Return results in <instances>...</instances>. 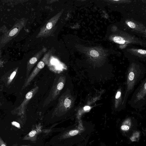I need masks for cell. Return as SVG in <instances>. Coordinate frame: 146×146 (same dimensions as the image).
Returning <instances> with one entry per match:
<instances>
[{
    "mask_svg": "<svg viewBox=\"0 0 146 146\" xmlns=\"http://www.w3.org/2000/svg\"><path fill=\"white\" fill-rule=\"evenodd\" d=\"M121 128L123 130H127L129 129V127L126 125H123L121 126Z\"/></svg>",
    "mask_w": 146,
    "mask_h": 146,
    "instance_id": "9a60e30c",
    "label": "cell"
},
{
    "mask_svg": "<svg viewBox=\"0 0 146 146\" xmlns=\"http://www.w3.org/2000/svg\"><path fill=\"white\" fill-rule=\"evenodd\" d=\"M32 96V92L31 91H30L28 92L26 94L25 96V98L28 99L29 100L31 98Z\"/></svg>",
    "mask_w": 146,
    "mask_h": 146,
    "instance_id": "52a82bcc",
    "label": "cell"
},
{
    "mask_svg": "<svg viewBox=\"0 0 146 146\" xmlns=\"http://www.w3.org/2000/svg\"><path fill=\"white\" fill-rule=\"evenodd\" d=\"M134 76V74L133 72H131L129 73V79L131 81L133 79Z\"/></svg>",
    "mask_w": 146,
    "mask_h": 146,
    "instance_id": "30bf717a",
    "label": "cell"
},
{
    "mask_svg": "<svg viewBox=\"0 0 146 146\" xmlns=\"http://www.w3.org/2000/svg\"><path fill=\"white\" fill-rule=\"evenodd\" d=\"M0 146H7L6 144L3 141L0 135Z\"/></svg>",
    "mask_w": 146,
    "mask_h": 146,
    "instance_id": "8fae6325",
    "label": "cell"
},
{
    "mask_svg": "<svg viewBox=\"0 0 146 146\" xmlns=\"http://www.w3.org/2000/svg\"><path fill=\"white\" fill-rule=\"evenodd\" d=\"M114 1H119V0H113Z\"/></svg>",
    "mask_w": 146,
    "mask_h": 146,
    "instance_id": "7402d4cb",
    "label": "cell"
},
{
    "mask_svg": "<svg viewBox=\"0 0 146 146\" xmlns=\"http://www.w3.org/2000/svg\"><path fill=\"white\" fill-rule=\"evenodd\" d=\"M52 27V24L51 23L49 22L47 24L46 27L47 29H51Z\"/></svg>",
    "mask_w": 146,
    "mask_h": 146,
    "instance_id": "2e32d148",
    "label": "cell"
},
{
    "mask_svg": "<svg viewBox=\"0 0 146 146\" xmlns=\"http://www.w3.org/2000/svg\"><path fill=\"white\" fill-rule=\"evenodd\" d=\"M90 55L94 57H97L99 55L98 52L95 50H92L90 52Z\"/></svg>",
    "mask_w": 146,
    "mask_h": 146,
    "instance_id": "277c9868",
    "label": "cell"
},
{
    "mask_svg": "<svg viewBox=\"0 0 146 146\" xmlns=\"http://www.w3.org/2000/svg\"><path fill=\"white\" fill-rule=\"evenodd\" d=\"M90 109V107L89 106H86L84 108V110H89Z\"/></svg>",
    "mask_w": 146,
    "mask_h": 146,
    "instance_id": "d6986e66",
    "label": "cell"
},
{
    "mask_svg": "<svg viewBox=\"0 0 146 146\" xmlns=\"http://www.w3.org/2000/svg\"><path fill=\"white\" fill-rule=\"evenodd\" d=\"M18 68H17L14 71H13L12 73L11 74L8 80L7 83L8 84H9L10 83L12 82L15 76L16 75V73L17 72Z\"/></svg>",
    "mask_w": 146,
    "mask_h": 146,
    "instance_id": "3957f363",
    "label": "cell"
},
{
    "mask_svg": "<svg viewBox=\"0 0 146 146\" xmlns=\"http://www.w3.org/2000/svg\"><path fill=\"white\" fill-rule=\"evenodd\" d=\"M57 67L58 69H60L62 67V66L61 65H58L57 66Z\"/></svg>",
    "mask_w": 146,
    "mask_h": 146,
    "instance_id": "ffe728a7",
    "label": "cell"
},
{
    "mask_svg": "<svg viewBox=\"0 0 146 146\" xmlns=\"http://www.w3.org/2000/svg\"><path fill=\"white\" fill-rule=\"evenodd\" d=\"M18 31V29L17 28H15L12 30L9 33L10 36H13L16 34Z\"/></svg>",
    "mask_w": 146,
    "mask_h": 146,
    "instance_id": "8992f818",
    "label": "cell"
},
{
    "mask_svg": "<svg viewBox=\"0 0 146 146\" xmlns=\"http://www.w3.org/2000/svg\"><path fill=\"white\" fill-rule=\"evenodd\" d=\"M71 103V102L70 99L68 98H66L64 102V106L66 108H68L70 106Z\"/></svg>",
    "mask_w": 146,
    "mask_h": 146,
    "instance_id": "5b68a950",
    "label": "cell"
},
{
    "mask_svg": "<svg viewBox=\"0 0 146 146\" xmlns=\"http://www.w3.org/2000/svg\"><path fill=\"white\" fill-rule=\"evenodd\" d=\"M113 40L115 42L117 43L122 44H124L125 42L124 39L121 36H115L113 38Z\"/></svg>",
    "mask_w": 146,
    "mask_h": 146,
    "instance_id": "7a4b0ae2",
    "label": "cell"
},
{
    "mask_svg": "<svg viewBox=\"0 0 146 146\" xmlns=\"http://www.w3.org/2000/svg\"><path fill=\"white\" fill-rule=\"evenodd\" d=\"M28 146L23 145H22V146Z\"/></svg>",
    "mask_w": 146,
    "mask_h": 146,
    "instance_id": "603a6c76",
    "label": "cell"
},
{
    "mask_svg": "<svg viewBox=\"0 0 146 146\" xmlns=\"http://www.w3.org/2000/svg\"><path fill=\"white\" fill-rule=\"evenodd\" d=\"M44 66V63L42 61H40L39 62L37 66L38 68L40 69H42L43 68Z\"/></svg>",
    "mask_w": 146,
    "mask_h": 146,
    "instance_id": "ba28073f",
    "label": "cell"
},
{
    "mask_svg": "<svg viewBox=\"0 0 146 146\" xmlns=\"http://www.w3.org/2000/svg\"><path fill=\"white\" fill-rule=\"evenodd\" d=\"M121 93L120 92H118L117 93L115 96V98L116 99L119 98L121 96Z\"/></svg>",
    "mask_w": 146,
    "mask_h": 146,
    "instance_id": "e0dca14e",
    "label": "cell"
},
{
    "mask_svg": "<svg viewBox=\"0 0 146 146\" xmlns=\"http://www.w3.org/2000/svg\"><path fill=\"white\" fill-rule=\"evenodd\" d=\"M64 87V84L62 82L59 83L57 85V88L58 90H61Z\"/></svg>",
    "mask_w": 146,
    "mask_h": 146,
    "instance_id": "4fadbf2b",
    "label": "cell"
},
{
    "mask_svg": "<svg viewBox=\"0 0 146 146\" xmlns=\"http://www.w3.org/2000/svg\"><path fill=\"white\" fill-rule=\"evenodd\" d=\"M51 62L52 64H55L57 62V61L55 59H52V60Z\"/></svg>",
    "mask_w": 146,
    "mask_h": 146,
    "instance_id": "ac0fdd59",
    "label": "cell"
},
{
    "mask_svg": "<svg viewBox=\"0 0 146 146\" xmlns=\"http://www.w3.org/2000/svg\"><path fill=\"white\" fill-rule=\"evenodd\" d=\"M138 52L139 53L143 54H145L146 53V51L142 49H139Z\"/></svg>",
    "mask_w": 146,
    "mask_h": 146,
    "instance_id": "5bb4252c",
    "label": "cell"
},
{
    "mask_svg": "<svg viewBox=\"0 0 146 146\" xmlns=\"http://www.w3.org/2000/svg\"><path fill=\"white\" fill-rule=\"evenodd\" d=\"M37 61V59L36 57H33L29 61L30 64H33L35 63Z\"/></svg>",
    "mask_w": 146,
    "mask_h": 146,
    "instance_id": "7c38bea8",
    "label": "cell"
},
{
    "mask_svg": "<svg viewBox=\"0 0 146 146\" xmlns=\"http://www.w3.org/2000/svg\"><path fill=\"white\" fill-rule=\"evenodd\" d=\"M144 88L145 89L146 88V83H145L144 85Z\"/></svg>",
    "mask_w": 146,
    "mask_h": 146,
    "instance_id": "44dd1931",
    "label": "cell"
},
{
    "mask_svg": "<svg viewBox=\"0 0 146 146\" xmlns=\"http://www.w3.org/2000/svg\"><path fill=\"white\" fill-rule=\"evenodd\" d=\"M79 133L75 127L67 128L53 137L50 142L55 146H72L75 144V138Z\"/></svg>",
    "mask_w": 146,
    "mask_h": 146,
    "instance_id": "6da1fadb",
    "label": "cell"
},
{
    "mask_svg": "<svg viewBox=\"0 0 146 146\" xmlns=\"http://www.w3.org/2000/svg\"><path fill=\"white\" fill-rule=\"evenodd\" d=\"M128 25L131 28H135L136 25L133 22L131 21H129L127 23Z\"/></svg>",
    "mask_w": 146,
    "mask_h": 146,
    "instance_id": "9c48e42d",
    "label": "cell"
}]
</instances>
